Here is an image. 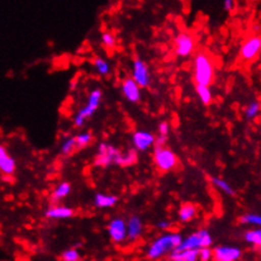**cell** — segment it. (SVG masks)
I'll use <instances>...</instances> for the list:
<instances>
[{"instance_id": "obj_23", "label": "cell", "mask_w": 261, "mask_h": 261, "mask_svg": "<svg viewBox=\"0 0 261 261\" xmlns=\"http://www.w3.org/2000/svg\"><path fill=\"white\" fill-rule=\"evenodd\" d=\"M195 90H197L198 96H199L200 101H202L204 106H210L213 100L212 91H211L210 87H202V85H197L195 87Z\"/></svg>"}, {"instance_id": "obj_5", "label": "cell", "mask_w": 261, "mask_h": 261, "mask_svg": "<svg viewBox=\"0 0 261 261\" xmlns=\"http://www.w3.org/2000/svg\"><path fill=\"white\" fill-rule=\"evenodd\" d=\"M101 98H103V91L101 89H94L90 94H89L88 103L87 106L83 109H80L76 113L74 118V124L75 127H82L85 123L88 118H90L96 111H98L99 106L101 103Z\"/></svg>"}, {"instance_id": "obj_21", "label": "cell", "mask_w": 261, "mask_h": 261, "mask_svg": "<svg viewBox=\"0 0 261 261\" xmlns=\"http://www.w3.org/2000/svg\"><path fill=\"white\" fill-rule=\"evenodd\" d=\"M210 181L212 182V185L217 189L221 190V192L226 193L229 197H234L236 195V190L229 185V182H227L224 179H221L218 176H210Z\"/></svg>"}, {"instance_id": "obj_19", "label": "cell", "mask_w": 261, "mask_h": 261, "mask_svg": "<svg viewBox=\"0 0 261 261\" xmlns=\"http://www.w3.org/2000/svg\"><path fill=\"white\" fill-rule=\"evenodd\" d=\"M169 260L171 261H198L197 250H175L170 254Z\"/></svg>"}, {"instance_id": "obj_14", "label": "cell", "mask_w": 261, "mask_h": 261, "mask_svg": "<svg viewBox=\"0 0 261 261\" xmlns=\"http://www.w3.org/2000/svg\"><path fill=\"white\" fill-rule=\"evenodd\" d=\"M127 240L130 242L137 241L143 232V222L138 216H130L126 222Z\"/></svg>"}, {"instance_id": "obj_34", "label": "cell", "mask_w": 261, "mask_h": 261, "mask_svg": "<svg viewBox=\"0 0 261 261\" xmlns=\"http://www.w3.org/2000/svg\"><path fill=\"white\" fill-rule=\"evenodd\" d=\"M223 5L226 10H232L234 8V2H232V0H226V2L223 3Z\"/></svg>"}, {"instance_id": "obj_35", "label": "cell", "mask_w": 261, "mask_h": 261, "mask_svg": "<svg viewBox=\"0 0 261 261\" xmlns=\"http://www.w3.org/2000/svg\"><path fill=\"white\" fill-rule=\"evenodd\" d=\"M161 261H171V260H161Z\"/></svg>"}, {"instance_id": "obj_12", "label": "cell", "mask_w": 261, "mask_h": 261, "mask_svg": "<svg viewBox=\"0 0 261 261\" xmlns=\"http://www.w3.org/2000/svg\"><path fill=\"white\" fill-rule=\"evenodd\" d=\"M109 237L116 244H122L127 240V229H126V221L123 218H114L112 219L107 227Z\"/></svg>"}, {"instance_id": "obj_24", "label": "cell", "mask_w": 261, "mask_h": 261, "mask_svg": "<svg viewBox=\"0 0 261 261\" xmlns=\"http://www.w3.org/2000/svg\"><path fill=\"white\" fill-rule=\"evenodd\" d=\"M94 67H95L96 72H98L99 75L107 76V75L111 74V65H109V62L107 61V60L101 59V57H96V59L94 60Z\"/></svg>"}, {"instance_id": "obj_8", "label": "cell", "mask_w": 261, "mask_h": 261, "mask_svg": "<svg viewBox=\"0 0 261 261\" xmlns=\"http://www.w3.org/2000/svg\"><path fill=\"white\" fill-rule=\"evenodd\" d=\"M242 257V250L232 245H219L212 249L213 261H240Z\"/></svg>"}, {"instance_id": "obj_18", "label": "cell", "mask_w": 261, "mask_h": 261, "mask_svg": "<svg viewBox=\"0 0 261 261\" xmlns=\"http://www.w3.org/2000/svg\"><path fill=\"white\" fill-rule=\"evenodd\" d=\"M177 216H179V221L182 222V223L193 221L195 216H197V207L193 203H184L179 208Z\"/></svg>"}, {"instance_id": "obj_29", "label": "cell", "mask_w": 261, "mask_h": 261, "mask_svg": "<svg viewBox=\"0 0 261 261\" xmlns=\"http://www.w3.org/2000/svg\"><path fill=\"white\" fill-rule=\"evenodd\" d=\"M76 150V143H75L74 137H70L65 140L61 145V153L62 155H71Z\"/></svg>"}, {"instance_id": "obj_4", "label": "cell", "mask_w": 261, "mask_h": 261, "mask_svg": "<svg viewBox=\"0 0 261 261\" xmlns=\"http://www.w3.org/2000/svg\"><path fill=\"white\" fill-rule=\"evenodd\" d=\"M213 245V236L208 229H199L189 236L182 237V241L176 250H197L211 247Z\"/></svg>"}, {"instance_id": "obj_22", "label": "cell", "mask_w": 261, "mask_h": 261, "mask_svg": "<svg viewBox=\"0 0 261 261\" xmlns=\"http://www.w3.org/2000/svg\"><path fill=\"white\" fill-rule=\"evenodd\" d=\"M244 239L247 244L255 247L261 246V231L260 229H249L244 233Z\"/></svg>"}, {"instance_id": "obj_28", "label": "cell", "mask_w": 261, "mask_h": 261, "mask_svg": "<svg viewBox=\"0 0 261 261\" xmlns=\"http://www.w3.org/2000/svg\"><path fill=\"white\" fill-rule=\"evenodd\" d=\"M61 260L62 261H80L82 260V255L77 251V249L72 247V249L65 250L61 254Z\"/></svg>"}, {"instance_id": "obj_11", "label": "cell", "mask_w": 261, "mask_h": 261, "mask_svg": "<svg viewBox=\"0 0 261 261\" xmlns=\"http://www.w3.org/2000/svg\"><path fill=\"white\" fill-rule=\"evenodd\" d=\"M156 136L148 130H136L132 136L133 150L136 152H143L155 145Z\"/></svg>"}, {"instance_id": "obj_13", "label": "cell", "mask_w": 261, "mask_h": 261, "mask_svg": "<svg viewBox=\"0 0 261 261\" xmlns=\"http://www.w3.org/2000/svg\"><path fill=\"white\" fill-rule=\"evenodd\" d=\"M17 171V161L9 153L8 148L0 143V174L4 176H13Z\"/></svg>"}, {"instance_id": "obj_7", "label": "cell", "mask_w": 261, "mask_h": 261, "mask_svg": "<svg viewBox=\"0 0 261 261\" xmlns=\"http://www.w3.org/2000/svg\"><path fill=\"white\" fill-rule=\"evenodd\" d=\"M132 79L140 89L148 88L151 84V72L148 65L143 60L136 59L132 62Z\"/></svg>"}, {"instance_id": "obj_17", "label": "cell", "mask_w": 261, "mask_h": 261, "mask_svg": "<svg viewBox=\"0 0 261 261\" xmlns=\"http://www.w3.org/2000/svg\"><path fill=\"white\" fill-rule=\"evenodd\" d=\"M118 198L112 194H104V193H98L94 198V204L96 208H112L117 204Z\"/></svg>"}, {"instance_id": "obj_26", "label": "cell", "mask_w": 261, "mask_h": 261, "mask_svg": "<svg viewBox=\"0 0 261 261\" xmlns=\"http://www.w3.org/2000/svg\"><path fill=\"white\" fill-rule=\"evenodd\" d=\"M75 143H76V148H83L88 146L93 140V135L90 132H82L74 137Z\"/></svg>"}, {"instance_id": "obj_16", "label": "cell", "mask_w": 261, "mask_h": 261, "mask_svg": "<svg viewBox=\"0 0 261 261\" xmlns=\"http://www.w3.org/2000/svg\"><path fill=\"white\" fill-rule=\"evenodd\" d=\"M74 215L75 211L72 210V208L62 204L51 205V207L47 208L46 212H44V216H46L47 218L51 219H67L71 218Z\"/></svg>"}, {"instance_id": "obj_2", "label": "cell", "mask_w": 261, "mask_h": 261, "mask_svg": "<svg viewBox=\"0 0 261 261\" xmlns=\"http://www.w3.org/2000/svg\"><path fill=\"white\" fill-rule=\"evenodd\" d=\"M182 241V236L179 232H164L161 236L156 237L150 246L147 247L146 256L151 261L163 260L164 257L170 256L175 250L180 246Z\"/></svg>"}, {"instance_id": "obj_10", "label": "cell", "mask_w": 261, "mask_h": 261, "mask_svg": "<svg viewBox=\"0 0 261 261\" xmlns=\"http://www.w3.org/2000/svg\"><path fill=\"white\" fill-rule=\"evenodd\" d=\"M260 51L261 38L259 36L254 35L245 40V42L241 46V49H240V55H241V59L244 61H254L259 56Z\"/></svg>"}, {"instance_id": "obj_32", "label": "cell", "mask_w": 261, "mask_h": 261, "mask_svg": "<svg viewBox=\"0 0 261 261\" xmlns=\"http://www.w3.org/2000/svg\"><path fill=\"white\" fill-rule=\"evenodd\" d=\"M159 136H163V137H168L169 132H170V126H169V123L166 121L161 122L160 124H159Z\"/></svg>"}, {"instance_id": "obj_30", "label": "cell", "mask_w": 261, "mask_h": 261, "mask_svg": "<svg viewBox=\"0 0 261 261\" xmlns=\"http://www.w3.org/2000/svg\"><path fill=\"white\" fill-rule=\"evenodd\" d=\"M101 42H103V44L107 48H114V47H116L117 40L116 37H114L113 33L104 32L103 35H101Z\"/></svg>"}, {"instance_id": "obj_25", "label": "cell", "mask_w": 261, "mask_h": 261, "mask_svg": "<svg viewBox=\"0 0 261 261\" xmlns=\"http://www.w3.org/2000/svg\"><path fill=\"white\" fill-rule=\"evenodd\" d=\"M240 223L249 224V226H260L261 224V216L257 213H245L240 217Z\"/></svg>"}, {"instance_id": "obj_33", "label": "cell", "mask_w": 261, "mask_h": 261, "mask_svg": "<svg viewBox=\"0 0 261 261\" xmlns=\"http://www.w3.org/2000/svg\"><path fill=\"white\" fill-rule=\"evenodd\" d=\"M171 226H173V223H171L170 221H168V219H161V221H159L158 223H156V228L165 232H168L169 229L171 228Z\"/></svg>"}, {"instance_id": "obj_6", "label": "cell", "mask_w": 261, "mask_h": 261, "mask_svg": "<svg viewBox=\"0 0 261 261\" xmlns=\"http://www.w3.org/2000/svg\"><path fill=\"white\" fill-rule=\"evenodd\" d=\"M153 161L159 170L163 173H168L175 169L177 165V158L175 152L168 146H155L153 148Z\"/></svg>"}, {"instance_id": "obj_9", "label": "cell", "mask_w": 261, "mask_h": 261, "mask_svg": "<svg viewBox=\"0 0 261 261\" xmlns=\"http://www.w3.org/2000/svg\"><path fill=\"white\" fill-rule=\"evenodd\" d=\"M175 52L180 57H188L194 52L195 40L189 32H180L174 40Z\"/></svg>"}, {"instance_id": "obj_3", "label": "cell", "mask_w": 261, "mask_h": 261, "mask_svg": "<svg viewBox=\"0 0 261 261\" xmlns=\"http://www.w3.org/2000/svg\"><path fill=\"white\" fill-rule=\"evenodd\" d=\"M193 79L197 85L210 87L215 80V64L208 52L199 51L193 61Z\"/></svg>"}, {"instance_id": "obj_1", "label": "cell", "mask_w": 261, "mask_h": 261, "mask_svg": "<svg viewBox=\"0 0 261 261\" xmlns=\"http://www.w3.org/2000/svg\"><path fill=\"white\" fill-rule=\"evenodd\" d=\"M137 161V152L135 150H128L126 152H122L119 148L111 143L101 142L98 146V152H96L94 164L98 168H109L113 164L118 166H129Z\"/></svg>"}, {"instance_id": "obj_20", "label": "cell", "mask_w": 261, "mask_h": 261, "mask_svg": "<svg viewBox=\"0 0 261 261\" xmlns=\"http://www.w3.org/2000/svg\"><path fill=\"white\" fill-rule=\"evenodd\" d=\"M70 193H71V184L67 181L60 182V184L55 188L54 192H52L51 194L52 202H59L60 199H64V198H66Z\"/></svg>"}, {"instance_id": "obj_31", "label": "cell", "mask_w": 261, "mask_h": 261, "mask_svg": "<svg viewBox=\"0 0 261 261\" xmlns=\"http://www.w3.org/2000/svg\"><path fill=\"white\" fill-rule=\"evenodd\" d=\"M198 261H212V249L204 247L198 251Z\"/></svg>"}, {"instance_id": "obj_27", "label": "cell", "mask_w": 261, "mask_h": 261, "mask_svg": "<svg viewBox=\"0 0 261 261\" xmlns=\"http://www.w3.org/2000/svg\"><path fill=\"white\" fill-rule=\"evenodd\" d=\"M260 113V103L259 101L254 100L251 101V103L247 104L246 109H245V114H246V117L249 119H254L256 118L257 116H259Z\"/></svg>"}, {"instance_id": "obj_15", "label": "cell", "mask_w": 261, "mask_h": 261, "mask_svg": "<svg viewBox=\"0 0 261 261\" xmlns=\"http://www.w3.org/2000/svg\"><path fill=\"white\" fill-rule=\"evenodd\" d=\"M122 94L124 95V98L130 103H137L141 99V89L133 82L132 77H127L122 82L121 84Z\"/></svg>"}]
</instances>
